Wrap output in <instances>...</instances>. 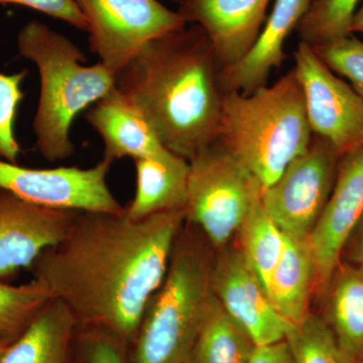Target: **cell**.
Listing matches in <instances>:
<instances>
[{"label":"cell","instance_id":"cell-1","mask_svg":"<svg viewBox=\"0 0 363 363\" xmlns=\"http://www.w3.org/2000/svg\"><path fill=\"white\" fill-rule=\"evenodd\" d=\"M185 211L140 221L123 214L80 212L70 230L30 269L75 317L79 328L135 339L150 298L162 285Z\"/></svg>","mask_w":363,"mask_h":363},{"label":"cell","instance_id":"cell-2","mask_svg":"<svg viewBox=\"0 0 363 363\" xmlns=\"http://www.w3.org/2000/svg\"><path fill=\"white\" fill-rule=\"evenodd\" d=\"M220 66L201 26L150 40L116 75V88L145 114L164 147L190 161L218 140Z\"/></svg>","mask_w":363,"mask_h":363},{"label":"cell","instance_id":"cell-3","mask_svg":"<svg viewBox=\"0 0 363 363\" xmlns=\"http://www.w3.org/2000/svg\"><path fill=\"white\" fill-rule=\"evenodd\" d=\"M18 52L33 62L40 76V96L33 117L35 150L55 162L73 156L71 130L76 117L106 96L116 76L101 62L84 65L86 57L66 35L38 21L21 28Z\"/></svg>","mask_w":363,"mask_h":363},{"label":"cell","instance_id":"cell-4","mask_svg":"<svg viewBox=\"0 0 363 363\" xmlns=\"http://www.w3.org/2000/svg\"><path fill=\"white\" fill-rule=\"evenodd\" d=\"M312 138L304 92L294 69L250 94L223 93L217 142L257 179L262 190L308 149Z\"/></svg>","mask_w":363,"mask_h":363},{"label":"cell","instance_id":"cell-5","mask_svg":"<svg viewBox=\"0 0 363 363\" xmlns=\"http://www.w3.org/2000/svg\"><path fill=\"white\" fill-rule=\"evenodd\" d=\"M205 240L193 224L182 227L164 281L150 298L130 344L128 363H192L213 295V259Z\"/></svg>","mask_w":363,"mask_h":363},{"label":"cell","instance_id":"cell-6","mask_svg":"<svg viewBox=\"0 0 363 363\" xmlns=\"http://www.w3.org/2000/svg\"><path fill=\"white\" fill-rule=\"evenodd\" d=\"M186 221L216 250L227 247L247 216L259 182L218 142L189 161Z\"/></svg>","mask_w":363,"mask_h":363},{"label":"cell","instance_id":"cell-7","mask_svg":"<svg viewBox=\"0 0 363 363\" xmlns=\"http://www.w3.org/2000/svg\"><path fill=\"white\" fill-rule=\"evenodd\" d=\"M87 21L91 51L117 75L150 40L187 26L159 0H76Z\"/></svg>","mask_w":363,"mask_h":363},{"label":"cell","instance_id":"cell-8","mask_svg":"<svg viewBox=\"0 0 363 363\" xmlns=\"http://www.w3.org/2000/svg\"><path fill=\"white\" fill-rule=\"evenodd\" d=\"M339 159L330 143L313 135L308 149L262 191L264 209L286 235L309 238L330 197Z\"/></svg>","mask_w":363,"mask_h":363},{"label":"cell","instance_id":"cell-9","mask_svg":"<svg viewBox=\"0 0 363 363\" xmlns=\"http://www.w3.org/2000/svg\"><path fill=\"white\" fill-rule=\"evenodd\" d=\"M113 162L102 159L91 168L33 169L0 159V190L38 206L77 212L123 214L107 176Z\"/></svg>","mask_w":363,"mask_h":363},{"label":"cell","instance_id":"cell-10","mask_svg":"<svg viewBox=\"0 0 363 363\" xmlns=\"http://www.w3.org/2000/svg\"><path fill=\"white\" fill-rule=\"evenodd\" d=\"M294 58L313 135L330 143L340 157L363 147V98L325 65L311 45L300 42Z\"/></svg>","mask_w":363,"mask_h":363},{"label":"cell","instance_id":"cell-11","mask_svg":"<svg viewBox=\"0 0 363 363\" xmlns=\"http://www.w3.org/2000/svg\"><path fill=\"white\" fill-rule=\"evenodd\" d=\"M211 286L222 307L257 346L286 339L293 325L277 311L264 286L236 245L217 250Z\"/></svg>","mask_w":363,"mask_h":363},{"label":"cell","instance_id":"cell-12","mask_svg":"<svg viewBox=\"0 0 363 363\" xmlns=\"http://www.w3.org/2000/svg\"><path fill=\"white\" fill-rule=\"evenodd\" d=\"M362 218L363 147L341 157L330 197L309 236L318 295L326 293L344 247Z\"/></svg>","mask_w":363,"mask_h":363},{"label":"cell","instance_id":"cell-13","mask_svg":"<svg viewBox=\"0 0 363 363\" xmlns=\"http://www.w3.org/2000/svg\"><path fill=\"white\" fill-rule=\"evenodd\" d=\"M79 213L38 206L0 190V281L30 269L40 253L65 238Z\"/></svg>","mask_w":363,"mask_h":363},{"label":"cell","instance_id":"cell-14","mask_svg":"<svg viewBox=\"0 0 363 363\" xmlns=\"http://www.w3.org/2000/svg\"><path fill=\"white\" fill-rule=\"evenodd\" d=\"M271 0H183L179 13L201 26L220 69L247 56L262 30Z\"/></svg>","mask_w":363,"mask_h":363},{"label":"cell","instance_id":"cell-15","mask_svg":"<svg viewBox=\"0 0 363 363\" xmlns=\"http://www.w3.org/2000/svg\"><path fill=\"white\" fill-rule=\"evenodd\" d=\"M314 0H276L257 42L245 58L219 71L223 92L250 94L267 85L274 68L286 59L285 43Z\"/></svg>","mask_w":363,"mask_h":363},{"label":"cell","instance_id":"cell-16","mask_svg":"<svg viewBox=\"0 0 363 363\" xmlns=\"http://www.w3.org/2000/svg\"><path fill=\"white\" fill-rule=\"evenodd\" d=\"M85 117L101 138L104 159L107 161L113 162L123 157L135 161L169 152L145 114L116 86L93 105Z\"/></svg>","mask_w":363,"mask_h":363},{"label":"cell","instance_id":"cell-17","mask_svg":"<svg viewBox=\"0 0 363 363\" xmlns=\"http://www.w3.org/2000/svg\"><path fill=\"white\" fill-rule=\"evenodd\" d=\"M135 197L125 216L140 221L164 212L185 211L190 164L174 152L135 160Z\"/></svg>","mask_w":363,"mask_h":363},{"label":"cell","instance_id":"cell-18","mask_svg":"<svg viewBox=\"0 0 363 363\" xmlns=\"http://www.w3.org/2000/svg\"><path fill=\"white\" fill-rule=\"evenodd\" d=\"M76 330L77 322L70 310L52 298L9 346L0 363H70Z\"/></svg>","mask_w":363,"mask_h":363},{"label":"cell","instance_id":"cell-19","mask_svg":"<svg viewBox=\"0 0 363 363\" xmlns=\"http://www.w3.org/2000/svg\"><path fill=\"white\" fill-rule=\"evenodd\" d=\"M315 279L316 267L310 238L286 234L285 248L269 279L267 292L277 311L291 324L300 323L309 314Z\"/></svg>","mask_w":363,"mask_h":363},{"label":"cell","instance_id":"cell-20","mask_svg":"<svg viewBox=\"0 0 363 363\" xmlns=\"http://www.w3.org/2000/svg\"><path fill=\"white\" fill-rule=\"evenodd\" d=\"M324 296V320L345 362H357L363 357V267L340 262Z\"/></svg>","mask_w":363,"mask_h":363},{"label":"cell","instance_id":"cell-21","mask_svg":"<svg viewBox=\"0 0 363 363\" xmlns=\"http://www.w3.org/2000/svg\"><path fill=\"white\" fill-rule=\"evenodd\" d=\"M257 345L214 293L196 342L192 363H247Z\"/></svg>","mask_w":363,"mask_h":363},{"label":"cell","instance_id":"cell-22","mask_svg":"<svg viewBox=\"0 0 363 363\" xmlns=\"http://www.w3.org/2000/svg\"><path fill=\"white\" fill-rule=\"evenodd\" d=\"M235 235L236 247L267 290L269 279L285 248L286 234L264 209L262 192L255 196Z\"/></svg>","mask_w":363,"mask_h":363},{"label":"cell","instance_id":"cell-23","mask_svg":"<svg viewBox=\"0 0 363 363\" xmlns=\"http://www.w3.org/2000/svg\"><path fill=\"white\" fill-rule=\"evenodd\" d=\"M51 298L35 279L18 286L0 281V341L13 342L20 337Z\"/></svg>","mask_w":363,"mask_h":363},{"label":"cell","instance_id":"cell-24","mask_svg":"<svg viewBox=\"0 0 363 363\" xmlns=\"http://www.w3.org/2000/svg\"><path fill=\"white\" fill-rule=\"evenodd\" d=\"M359 0H314L297 26L301 42L327 44L351 35V23Z\"/></svg>","mask_w":363,"mask_h":363},{"label":"cell","instance_id":"cell-25","mask_svg":"<svg viewBox=\"0 0 363 363\" xmlns=\"http://www.w3.org/2000/svg\"><path fill=\"white\" fill-rule=\"evenodd\" d=\"M295 363H346L323 317L309 313L286 334Z\"/></svg>","mask_w":363,"mask_h":363},{"label":"cell","instance_id":"cell-26","mask_svg":"<svg viewBox=\"0 0 363 363\" xmlns=\"http://www.w3.org/2000/svg\"><path fill=\"white\" fill-rule=\"evenodd\" d=\"M28 69L16 73H0V159L18 164L21 143L16 126L18 108L25 93L23 83L28 77Z\"/></svg>","mask_w":363,"mask_h":363},{"label":"cell","instance_id":"cell-27","mask_svg":"<svg viewBox=\"0 0 363 363\" xmlns=\"http://www.w3.org/2000/svg\"><path fill=\"white\" fill-rule=\"evenodd\" d=\"M312 47V45H311ZM319 59L339 75L350 81L353 89L363 98V42L348 35L312 47Z\"/></svg>","mask_w":363,"mask_h":363},{"label":"cell","instance_id":"cell-28","mask_svg":"<svg viewBox=\"0 0 363 363\" xmlns=\"http://www.w3.org/2000/svg\"><path fill=\"white\" fill-rule=\"evenodd\" d=\"M79 363H128V346L108 332L96 328H79Z\"/></svg>","mask_w":363,"mask_h":363},{"label":"cell","instance_id":"cell-29","mask_svg":"<svg viewBox=\"0 0 363 363\" xmlns=\"http://www.w3.org/2000/svg\"><path fill=\"white\" fill-rule=\"evenodd\" d=\"M0 4L28 7L87 32V21L76 0H0Z\"/></svg>","mask_w":363,"mask_h":363},{"label":"cell","instance_id":"cell-30","mask_svg":"<svg viewBox=\"0 0 363 363\" xmlns=\"http://www.w3.org/2000/svg\"><path fill=\"white\" fill-rule=\"evenodd\" d=\"M247 363H295L286 339L269 345L257 346Z\"/></svg>","mask_w":363,"mask_h":363},{"label":"cell","instance_id":"cell-31","mask_svg":"<svg viewBox=\"0 0 363 363\" xmlns=\"http://www.w3.org/2000/svg\"><path fill=\"white\" fill-rule=\"evenodd\" d=\"M357 32L363 33V6L357 11L351 23V33Z\"/></svg>","mask_w":363,"mask_h":363},{"label":"cell","instance_id":"cell-32","mask_svg":"<svg viewBox=\"0 0 363 363\" xmlns=\"http://www.w3.org/2000/svg\"><path fill=\"white\" fill-rule=\"evenodd\" d=\"M359 235H358L357 247V264L363 267V218L360 223Z\"/></svg>","mask_w":363,"mask_h":363},{"label":"cell","instance_id":"cell-33","mask_svg":"<svg viewBox=\"0 0 363 363\" xmlns=\"http://www.w3.org/2000/svg\"><path fill=\"white\" fill-rule=\"evenodd\" d=\"M13 343L11 341H0V359H1L2 355L4 354L9 346Z\"/></svg>","mask_w":363,"mask_h":363},{"label":"cell","instance_id":"cell-34","mask_svg":"<svg viewBox=\"0 0 363 363\" xmlns=\"http://www.w3.org/2000/svg\"><path fill=\"white\" fill-rule=\"evenodd\" d=\"M171 1L176 2V4H180L183 0H171Z\"/></svg>","mask_w":363,"mask_h":363},{"label":"cell","instance_id":"cell-35","mask_svg":"<svg viewBox=\"0 0 363 363\" xmlns=\"http://www.w3.org/2000/svg\"><path fill=\"white\" fill-rule=\"evenodd\" d=\"M354 363H363V357L360 358V359H358L357 362Z\"/></svg>","mask_w":363,"mask_h":363}]
</instances>
